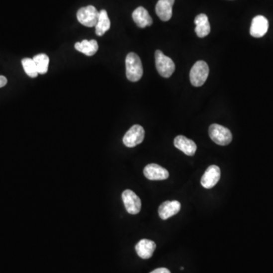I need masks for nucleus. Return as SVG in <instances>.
Wrapping results in <instances>:
<instances>
[{
  "label": "nucleus",
  "instance_id": "f257e3e1",
  "mask_svg": "<svg viewBox=\"0 0 273 273\" xmlns=\"http://www.w3.org/2000/svg\"><path fill=\"white\" fill-rule=\"evenodd\" d=\"M127 79L130 82H136L141 80L143 76V66L139 56L134 53L127 55L125 59Z\"/></svg>",
  "mask_w": 273,
  "mask_h": 273
},
{
  "label": "nucleus",
  "instance_id": "f03ea898",
  "mask_svg": "<svg viewBox=\"0 0 273 273\" xmlns=\"http://www.w3.org/2000/svg\"><path fill=\"white\" fill-rule=\"evenodd\" d=\"M156 68L162 77H171L176 70V65L171 58L166 56L161 50H157L155 53Z\"/></svg>",
  "mask_w": 273,
  "mask_h": 273
},
{
  "label": "nucleus",
  "instance_id": "7ed1b4c3",
  "mask_svg": "<svg viewBox=\"0 0 273 273\" xmlns=\"http://www.w3.org/2000/svg\"><path fill=\"white\" fill-rule=\"evenodd\" d=\"M209 69L207 63L204 61H197L190 72V83L194 87H201L207 80Z\"/></svg>",
  "mask_w": 273,
  "mask_h": 273
},
{
  "label": "nucleus",
  "instance_id": "20e7f679",
  "mask_svg": "<svg viewBox=\"0 0 273 273\" xmlns=\"http://www.w3.org/2000/svg\"><path fill=\"white\" fill-rule=\"evenodd\" d=\"M209 135L211 140L218 145L226 146L232 141L230 130L218 124H212L209 126Z\"/></svg>",
  "mask_w": 273,
  "mask_h": 273
},
{
  "label": "nucleus",
  "instance_id": "39448f33",
  "mask_svg": "<svg viewBox=\"0 0 273 273\" xmlns=\"http://www.w3.org/2000/svg\"><path fill=\"white\" fill-rule=\"evenodd\" d=\"M99 11L93 5L81 8L77 12L79 22L88 27H95L97 24Z\"/></svg>",
  "mask_w": 273,
  "mask_h": 273
},
{
  "label": "nucleus",
  "instance_id": "423d86ee",
  "mask_svg": "<svg viewBox=\"0 0 273 273\" xmlns=\"http://www.w3.org/2000/svg\"><path fill=\"white\" fill-rule=\"evenodd\" d=\"M145 137L144 128L139 125H134L125 133L123 143L127 147H134L141 144Z\"/></svg>",
  "mask_w": 273,
  "mask_h": 273
},
{
  "label": "nucleus",
  "instance_id": "0eeeda50",
  "mask_svg": "<svg viewBox=\"0 0 273 273\" xmlns=\"http://www.w3.org/2000/svg\"><path fill=\"white\" fill-rule=\"evenodd\" d=\"M125 209L128 213L136 215L139 213L141 209V200L139 196L131 190H125L121 194Z\"/></svg>",
  "mask_w": 273,
  "mask_h": 273
},
{
  "label": "nucleus",
  "instance_id": "6e6552de",
  "mask_svg": "<svg viewBox=\"0 0 273 273\" xmlns=\"http://www.w3.org/2000/svg\"><path fill=\"white\" fill-rule=\"evenodd\" d=\"M221 177V171L219 166L216 165L209 166L202 177L200 183L205 188L210 189L214 187Z\"/></svg>",
  "mask_w": 273,
  "mask_h": 273
},
{
  "label": "nucleus",
  "instance_id": "1a4fd4ad",
  "mask_svg": "<svg viewBox=\"0 0 273 273\" xmlns=\"http://www.w3.org/2000/svg\"><path fill=\"white\" fill-rule=\"evenodd\" d=\"M144 174L147 179L151 181L166 180L170 176L168 170L155 163L147 165L144 168Z\"/></svg>",
  "mask_w": 273,
  "mask_h": 273
},
{
  "label": "nucleus",
  "instance_id": "9d476101",
  "mask_svg": "<svg viewBox=\"0 0 273 273\" xmlns=\"http://www.w3.org/2000/svg\"><path fill=\"white\" fill-rule=\"evenodd\" d=\"M268 28L269 21L267 18L263 15H257L252 20L250 33L252 37L259 38L267 34Z\"/></svg>",
  "mask_w": 273,
  "mask_h": 273
},
{
  "label": "nucleus",
  "instance_id": "9b49d317",
  "mask_svg": "<svg viewBox=\"0 0 273 273\" xmlns=\"http://www.w3.org/2000/svg\"><path fill=\"white\" fill-rule=\"evenodd\" d=\"M181 203L177 200H167L160 205L159 207V216L163 220L170 219L172 216L177 214L180 211Z\"/></svg>",
  "mask_w": 273,
  "mask_h": 273
},
{
  "label": "nucleus",
  "instance_id": "f8f14e48",
  "mask_svg": "<svg viewBox=\"0 0 273 273\" xmlns=\"http://www.w3.org/2000/svg\"><path fill=\"white\" fill-rule=\"evenodd\" d=\"M174 145L176 148L190 157L194 155L197 148L194 141L182 135L177 136L175 138Z\"/></svg>",
  "mask_w": 273,
  "mask_h": 273
},
{
  "label": "nucleus",
  "instance_id": "ddd939ff",
  "mask_svg": "<svg viewBox=\"0 0 273 273\" xmlns=\"http://www.w3.org/2000/svg\"><path fill=\"white\" fill-rule=\"evenodd\" d=\"M175 0H159L156 5V13L163 21L171 19Z\"/></svg>",
  "mask_w": 273,
  "mask_h": 273
},
{
  "label": "nucleus",
  "instance_id": "4468645a",
  "mask_svg": "<svg viewBox=\"0 0 273 273\" xmlns=\"http://www.w3.org/2000/svg\"><path fill=\"white\" fill-rule=\"evenodd\" d=\"M157 245L154 241L148 239H142L135 247L136 252L142 259H150L154 254Z\"/></svg>",
  "mask_w": 273,
  "mask_h": 273
},
{
  "label": "nucleus",
  "instance_id": "2eb2a0df",
  "mask_svg": "<svg viewBox=\"0 0 273 273\" xmlns=\"http://www.w3.org/2000/svg\"><path fill=\"white\" fill-rule=\"evenodd\" d=\"M132 18L134 22L141 28L149 27L153 24V19L148 11L144 7L140 6L136 8L132 13Z\"/></svg>",
  "mask_w": 273,
  "mask_h": 273
},
{
  "label": "nucleus",
  "instance_id": "dca6fc26",
  "mask_svg": "<svg viewBox=\"0 0 273 273\" xmlns=\"http://www.w3.org/2000/svg\"><path fill=\"white\" fill-rule=\"evenodd\" d=\"M195 32L200 38L206 37L210 33L211 27L206 14H200L195 18Z\"/></svg>",
  "mask_w": 273,
  "mask_h": 273
},
{
  "label": "nucleus",
  "instance_id": "f3484780",
  "mask_svg": "<svg viewBox=\"0 0 273 273\" xmlns=\"http://www.w3.org/2000/svg\"><path fill=\"white\" fill-rule=\"evenodd\" d=\"M75 48L78 51L84 53L88 56H92L97 52L99 46H98L97 42L95 40H84L83 41L80 43H75Z\"/></svg>",
  "mask_w": 273,
  "mask_h": 273
},
{
  "label": "nucleus",
  "instance_id": "a211bd4d",
  "mask_svg": "<svg viewBox=\"0 0 273 273\" xmlns=\"http://www.w3.org/2000/svg\"><path fill=\"white\" fill-rule=\"evenodd\" d=\"M110 26V20H109V16H108L107 11L104 9L101 10L99 11L97 24L95 26L96 35H104V34L109 30Z\"/></svg>",
  "mask_w": 273,
  "mask_h": 273
},
{
  "label": "nucleus",
  "instance_id": "6ab92c4d",
  "mask_svg": "<svg viewBox=\"0 0 273 273\" xmlns=\"http://www.w3.org/2000/svg\"><path fill=\"white\" fill-rule=\"evenodd\" d=\"M33 59L37 66L38 74L44 75L47 73L48 71L49 63H50V59H49L48 56L44 53H41V54L34 56Z\"/></svg>",
  "mask_w": 273,
  "mask_h": 273
},
{
  "label": "nucleus",
  "instance_id": "aec40b11",
  "mask_svg": "<svg viewBox=\"0 0 273 273\" xmlns=\"http://www.w3.org/2000/svg\"><path fill=\"white\" fill-rule=\"evenodd\" d=\"M21 63H22L24 72L28 75L29 77L33 78V79L37 77L38 72H37V66H36V63H34V59H30V58H24L21 60Z\"/></svg>",
  "mask_w": 273,
  "mask_h": 273
},
{
  "label": "nucleus",
  "instance_id": "412c9836",
  "mask_svg": "<svg viewBox=\"0 0 273 273\" xmlns=\"http://www.w3.org/2000/svg\"><path fill=\"white\" fill-rule=\"evenodd\" d=\"M7 82L8 81H7L6 78L3 75H0V88L5 87L7 85Z\"/></svg>",
  "mask_w": 273,
  "mask_h": 273
},
{
  "label": "nucleus",
  "instance_id": "4be33fe9",
  "mask_svg": "<svg viewBox=\"0 0 273 273\" xmlns=\"http://www.w3.org/2000/svg\"><path fill=\"white\" fill-rule=\"evenodd\" d=\"M150 273H170V270L166 268H159L157 270H154V271L151 272Z\"/></svg>",
  "mask_w": 273,
  "mask_h": 273
}]
</instances>
